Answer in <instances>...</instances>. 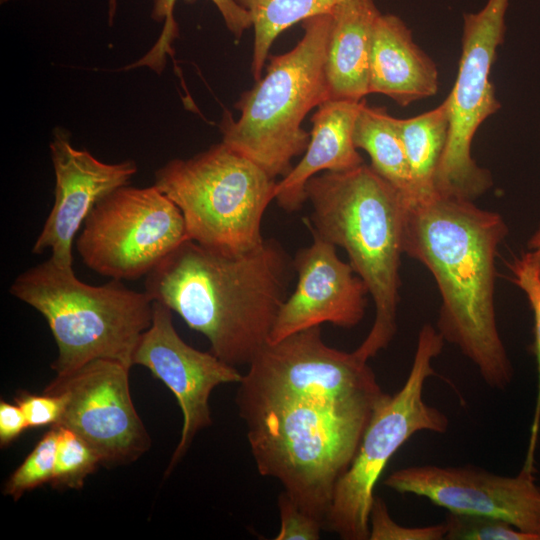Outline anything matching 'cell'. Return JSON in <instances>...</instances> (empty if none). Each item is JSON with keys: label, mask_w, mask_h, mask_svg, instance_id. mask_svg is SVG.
Instances as JSON below:
<instances>
[{"label": "cell", "mask_w": 540, "mask_h": 540, "mask_svg": "<svg viewBox=\"0 0 540 540\" xmlns=\"http://www.w3.org/2000/svg\"><path fill=\"white\" fill-rule=\"evenodd\" d=\"M385 394L368 361L328 346L314 326L268 342L235 402L260 475L325 527L335 486Z\"/></svg>", "instance_id": "6da1fadb"}, {"label": "cell", "mask_w": 540, "mask_h": 540, "mask_svg": "<svg viewBox=\"0 0 540 540\" xmlns=\"http://www.w3.org/2000/svg\"><path fill=\"white\" fill-rule=\"evenodd\" d=\"M507 234L499 213L470 200L437 195L407 205L403 252L434 277L441 295L436 328L499 390L514 377L495 310V263Z\"/></svg>", "instance_id": "7a4b0ae2"}, {"label": "cell", "mask_w": 540, "mask_h": 540, "mask_svg": "<svg viewBox=\"0 0 540 540\" xmlns=\"http://www.w3.org/2000/svg\"><path fill=\"white\" fill-rule=\"evenodd\" d=\"M291 267L273 240L230 254L188 239L145 276L144 290L236 367L248 365L268 343L288 297Z\"/></svg>", "instance_id": "3957f363"}, {"label": "cell", "mask_w": 540, "mask_h": 540, "mask_svg": "<svg viewBox=\"0 0 540 540\" xmlns=\"http://www.w3.org/2000/svg\"><path fill=\"white\" fill-rule=\"evenodd\" d=\"M312 213L311 233L345 250L375 305L372 327L355 350L368 361L385 349L397 331L400 266L407 201L372 167L326 171L305 186Z\"/></svg>", "instance_id": "277c9868"}, {"label": "cell", "mask_w": 540, "mask_h": 540, "mask_svg": "<svg viewBox=\"0 0 540 540\" xmlns=\"http://www.w3.org/2000/svg\"><path fill=\"white\" fill-rule=\"evenodd\" d=\"M9 291L45 318L57 346L51 364L56 376L95 359L132 367L138 342L152 323L154 300L145 290L115 279L97 286L84 283L72 267L50 258L20 273Z\"/></svg>", "instance_id": "5b68a950"}, {"label": "cell", "mask_w": 540, "mask_h": 540, "mask_svg": "<svg viewBox=\"0 0 540 540\" xmlns=\"http://www.w3.org/2000/svg\"><path fill=\"white\" fill-rule=\"evenodd\" d=\"M301 23L302 39L290 51L268 57L266 74L235 103L240 117L224 115L220 126L224 144L274 179L287 175L292 159L306 151L307 113L330 99L324 65L331 13Z\"/></svg>", "instance_id": "8992f818"}, {"label": "cell", "mask_w": 540, "mask_h": 540, "mask_svg": "<svg viewBox=\"0 0 540 540\" xmlns=\"http://www.w3.org/2000/svg\"><path fill=\"white\" fill-rule=\"evenodd\" d=\"M259 165L223 142L155 172L154 186L180 209L188 238L224 253L250 251L276 187Z\"/></svg>", "instance_id": "52a82bcc"}, {"label": "cell", "mask_w": 540, "mask_h": 540, "mask_svg": "<svg viewBox=\"0 0 540 540\" xmlns=\"http://www.w3.org/2000/svg\"><path fill=\"white\" fill-rule=\"evenodd\" d=\"M444 342L437 328L424 324L407 379L376 405L350 466L335 486L325 520V528L341 539H369L374 489L399 448L418 432H447V415L424 400L426 380L436 375L432 363Z\"/></svg>", "instance_id": "ba28073f"}, {"label": "cell", "mask_w": 540, "mask_h": 540, "mask_svg": "<svg viewBox=\"0 0 540 540\" xmlns=\"http://www.w3.org/2000/svg\"><path fill=\"white\" fill-rule=\"evenodd\" d=\"M508 4L487 0L480 11L463 14L457 78L446 98L449 135L435 178L438 196L474 201L493 184L490 172L473 159L471 145L480 125L501 106L489 76L504 41Z\"/></svg>", "instance_id": "9c48e42d"}, {"label": "cell", "mask_w": 540, "mask_h": 540, "mask_svg": "<svg viewBox=\"0 0 540 540\" xmlns=\"http://www.w3.org/2000/svg\"><path fill=\"white\" fill-rule=\"evenodd\" d=\"M180 209L156 186H123L91 210L75 239L89 269L115 280L148 275L188 240Z\"/></svg>", "instance_id": "30bf717a"}, {"label": "cell", "mask_w": 540, "mask_h": 540, "mask_svg": "<svg viewBox=\"0 0 540 540\" xmlns=\"http://www.w3.org/2000/svg\"><path fill=\"white\" fill-rule=\"evenodd\" d=\"M131 367L111 359H95L56 376L43 390L65 398L60 422L86 441L106 467L138 460L151 438L138 415L129 387Z\"/></svg>", "instance_id": "8fae6325"}, {"label": "cell", "mask_w": 540, "mask_h": 540, "mask_svg": "<svg viewBox=\"0 0 540 540\" xmlns=\"http://www.w3.org/2000/svg\"><path fill=\"white\" fill-rule=\"evenodd\" d=\"M384 484L400 494L425 497L450 513L500 518L540 536L535 470L522 467L516 476H503L471 465H412L392 472Z\"/></svg>", "instance_id": "7c38bea8"}, {"label": "cell", "mask_w": 540, "mask_h": 540, "mask_svg": "<svg viewBox=\"0 0 540 540\" xmlns=\"http://www.w3.org/2000/svg\"><path fill=\"white\" fill-rule=\"evenodd\" d=\"M146 367L175 396L183 423L179 442L165 474L171 473L188 451L197 433L212 424L209 398L219 385L238 384V369L211 351L203 352L187 344L177 333L172 310L153 303L150 327L142 334L133 356V366Z\"/></svg>", "instance_id": "4fadbf2b"}, {"label": "cell", "mask_w": 540, "mask_h": 540, "mask_svg": "<svg viewBox=\"0 0 540 540\" xmlns=\"http://www.w3.org/2000/svg\"><path fill=\"white\" fill-rule=\"evenodd\" d=\"M49 147L55 173L54 203L32 253L49 250L53 262L72 267L73 244L85 219L101 199L126 186L138 168L133 160L105 163L86 149L73 147L69 132L62 128L53 131Z\"/></svg>", "instance_id": "5bb4252c"}, {"label": "cell", "mask_w": 540, "mask_h": 540, "mask_svg": "<svg viewBox=\"0 0 540 540\" xmlns=\"http://www.w3.org/2000/svg\"><path fill=\"white\" fill-rule=\"evenodd\" d=\"M312 235V244L292 261L296 288L280 308L269 343L322 323L349 329L365 315L369 292L364 281L338 257L335 245Z\"/></svg>", "instance_id": "9a60e30c"}, {"label": "cell", "mask_w": 540, "mask_h": 540, "mask_svg": "<svg viewBox=\"0 0 540 540\" xmlns=\"http://www.w3.org/2000/svg\"><path fill=\"white\" fill-rule=\"evenodd\" d=\"M365 100L328 99L311 118L310 141L302 159L276 183L274 200L288 211L302 207L310 178L326 171H346L364 163L354 141L355 122Z\"/></svg>", "instance_id": "2e32d148"}, {"label": "cell", "mask_w": 540, "mask_h": 540, "mask_svg": "<svg viewBox=\"0 0 540 540\" xmlns=\"http://www.w3.org/2000/svg\"><path fill=\"white\" fill-rule=\"evenodd\" d=\"M438 86L435 63L413 41L404 21L381 13L372 32L369 94L386 95L404 107L435 95Z\"/></svg>", "instance_id": "e0dca14e"}, {"label": "cell", "mask_w": 540, "mask_h": 540, "mask_svg": "<svg viewBox=\"0 0 540 540\" xmlns=\"http://www.w3.org/2000/svg\"><path fill=\"white\" fill-rule=\"evenodd\" d=\"M330 13L324 65L330 99L361 101L369 94L372 32L381 12L375 0H342Z\"/></svg>", "instance_id": "ac0fdd59"}, {"label": "cell", "mask_w": 540, "mask_h": 540, "mask_svg": "<svg viewBox=\"0 0 540 540\" xmlns=\"http://www.w3.org/2000/svg\"><path fill=\"white\" fill-rule=\"evenodd\" d=\"M353 141L357 149L367 152L371 167L406 199L414 201L411 172L396 118L385 107L363 102L355 122Z\"/></svg>", "instance_id": "d6986e66"}, {"label": "cell", "mask_w": 540, "mask_h": 540, "mask_svg": "<svg viewBox=\"0 0 540 540\" xmlns=\"http://www.w3.org/2000/svg\"><path fill=\"white\" fill-rule=\"evenodd\" d=\"M410 167L414 201L437 196L435 178L449 135V108L446 99L436 108L407 119L396 118ZM411 203V204H412Z\"/></svg>", "instance_id": "ffe728a7"}, {"label": "cell", "mask_w": 540, "mask_h": 540, "mask_svg": "<svg viewBox=\"0 0 540 540\" xmlns=\"http://www.w3.org/2000/svg\"><path fill=\"white\" fill-rule=\"evenodd\" d=\"M342 0H236L245 9L254 29L251 74L255 81L269 57L275 39L292 25L329 13Z\"/></svg>", "instance_id": "44dd1931"}, {"label": "cell", "mask_w": 540, "mask_h": 540, "mask_svg": "<svg viewBox=\"0 0 540 540\" xmlns=\"http://www.w3.org/2000/svg\"><path fill=\"white\" fill-rule=\"evenodd\" d=\"M177 0H153L152 19L163 23L162 32L154 46L141 59L127 66L128 69L147 66L161 73L166 65L168 56H174L173 42L179 29L174 18V7ZM190 1V0H188ZM217 7L228 30L236 40L252 27L249 13L236 0H211Z\"/></svg>", "instance_id": "7402d4cb"}, {"label": "cell", "mask_w": 540, "mask_h": 540, "mask_svg": "<svg viewBox=\"0 0 540 540\" xmlns=\"http://www.w3.org/2000/svg\"><path fill=\"white\" fill-rule=\"evenodd\" d=\"M56 427L55 468L50 484L55 489H81L86 478L101 465L100 458L75 432L64 426Z\"/></svg>", "instance_id": "603a6c76"}, {"label": "cell", "mask_w": 540, "mask_h": 540, "mask_svg": "<svg viewBox=\"0 0 540 540\" xmlns=\"http://www.w3.org/2000/svg\"><path fill=\"white\" fill-rule=\"evenodd\" d=\"M512 281L525 294L533 312L534 342L533 349L537 368V394L531 423L530 437L524 464L533 466L540 429V275L536 264L526 251L515 258L509 265Z\"/></svg>", "instance_id": "cb8c5ba5"}, {"label": "cell", "mask_w": 540, "mask_h": 540, "mask_svg": "<svg viewBox=\"0 0 540 540\" xmlns=\"http://www.w3.org/2000/svg\"><path fill=\"white\" fill-rule=\"evenodd\" d=\"M57 436V427L51 426L7 479L3 487L4 495L17 501L24 493L51 482L55 468Z\"/></svg>", "instance_id": "d4e9b609"}, {"label": "cell", "mask_w": 540, "mask_h": 540, "mask_svg": "<svg viewBox=\"0 0 540 540\" xmlns=\"http://www.w3.org/2000/svg\"><path fill=\"white\" fill-rule=\"evenodd\" d=\"M445 539L448 540H540L500 518L448 512Z\"/></svg>", "instance_id": "484cf974"}, {"label": "cell", "mask_w": 540, "mask_h": 540, "mask_svg": "<svg viewBox=\"0 0 540 540\" xmlns=\"http://www.w3.org/2000/svg\"><path fill=\"white\" fill-rule=\"evenodd\" d=\"M445 523L406 527L390 515L385 501L375 496L369 515L368 540H442L445 539Z\"/></svg>", "instance_id": "4316f807"}, {"label": "cell", "mask_w": 540, "mask_h": 540, "mask_svg": "<svg viewBox=\"0 0 540 540\" xmlns=\"http://www.w3.org/2000/svg\"><path fill=\"white\" fill-rule=\"evenodd\" d=\"M280 528L275 540H318L322 521L302 509L284 490L278 496Z\"/></svg>", "instance_id": "83f0119b"}, {"label": "cell", "mask_w": 540, "mask_h": 540, "mask_svg": "<svg viewBox=\"0 0 540 540\" xmlns=\"http://www.w3.org/2000/svg\"><path fill=\"white\" fill-rule=\"evenodd\" d=\"M14 401L21 408L31 428L57 425L65 408V398L59 393L43 391L42 394H32L20 391Z\"/></svg>", "instance_id": "f1b7e54d"}, {"label": "cell", "mask_w": 540, "mask_h": 540, "mask_svg": "<svg viewBox=\"0 0 540 540\" xmlns=\"http://www.w3.org/2000/svg\"><path fill=\"white\" fill-rule=\"evenodd\" d=\"M29 425L21 410L15 403L4 400L0 402V446L5 448L14 442Z\"/></svg>", "instance_id": "f546056e"}, {"label": "cell", "mask_w": 540, "mask_h": 540, "mask_svg": "<svg viewBox=\"0 0 540 540\" xmlns=\"http://www.w3.org/2000/svg\"><path fill=\"white\" fill-rule=\"evenodd\" d=\"M527 252L536 264L540 275V223L527 241Z\"/></svg>", "instance_id": "4dcf8cb0"}, {"label": "cell", "mask_w": 540, "mask_h": 540, "mask_svg": "<svg viewBox=\"0 0 540 540\" xmlns=\"http://www.w3.org/2000/svg\"><path fill=\"white\" fill-rule=\"evenodd\" d=\"M117 2L118 0H109L108 2V23L110 26L112 25L116 15Z\"/></svg>", "instance_id": "1f68e13d"}]
</instances>
